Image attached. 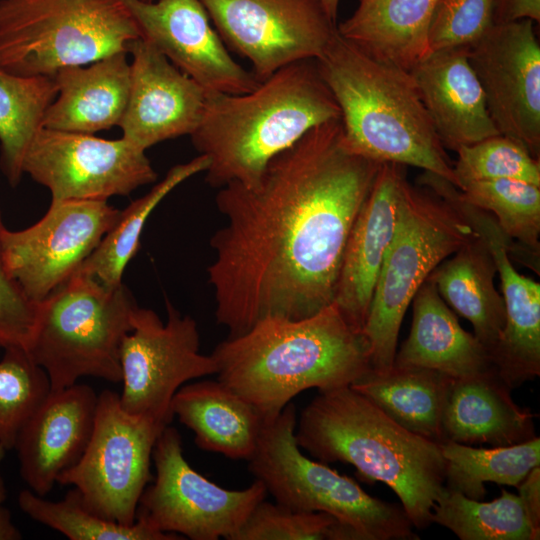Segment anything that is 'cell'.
<instances>
[{
    "label": "cell",
    "instance_id": "obj_7",
    "mask_svg": "<svg viewBox=\"0 0 540 540\" xmlns=\"http://www.w3.org/2000/svg\"><path fill=\"white\" fill-rule=\"evenodd\" d=\"M294 403L265 420L248 470L276 503L301 512H325L351 533L353 540H416L401 504L366 493L352 478L306 457L295 437Z\"/></svg>",
    "mask_w": 540,
    "mask_h": 540
},
{
    "label": "cell",
    "instance_id": "obj_41",
    "mask_svg": "<svg viewBox=\"0 0 540 540\" xmlns=\"http://www.w3.org/2000/svg\"><path fill=\"white\" fill-rule=\"evenodd\" d=\"M523 19L539 22L540 0H495L494 24H505Z\"/></svg>",
    "mask_w": 540,
    "mask_h": 540
},
{
    "label": "cell",
    "instance_id": "obj_32",
    "mask_svg": "<svg viewBox=\"0 0 540 540\" xmlns=\"http://www.w3.org/2000/svg\"><path fill=\"white\" fill-rule=\"evenodd\" d=\"M445 460V488L470 499L483 500L484 483L517 487L540 466V438L510 446L475 448L454 441L440 443Z\"/></svg>",
    "mask_w": 540,
    "mask_h": 540
},
{
    "label": "cell",
    "instance_id": "obj_11",
    "mask_svg": "<svg viewBox=\"0 0 540 540\" xmlns=\"http://www.w3.org/2000/svg\"><path fill=\"white\" fill-rule=\"evenodd\" d=\"M152 460L156 475L140 497L136 517L165 533L230 540L267 495L256 479L245 489L229 490L201 475L185 459L181 436L170 425L159 434Z\"/></svg>",
    "mask_w": 540,
    "mask_h": 540
},
{
    "label": "cell",
    "instance_id": "obj_36",
    "mask_svg": "<svg viewBox=\"0 0 540 540\" xmlns=\"http://www.w3.org/2000/svg\"><path fill=\"white\" fill-rule=\"evenodd\" d=\"M51 391L45 371L23 349L0 359V445L14 449L18 434Z\"/></svg>",
    "mask_w": 540,
    "mask_h": 540
},
{
    "label": "cell",
    "instance_id": "obj_26",
    "mask_svg": "<svg viewBox=\"0 0 540 540\" xmlns=\"http://www.w3.org/2000/svg\"><path fill=\"white\" fill-rule=\"evenodd\" d=\"M173 416L194 433L196 445L230 459L248 460L264 426L261 413L218 380L184 384L175 393Z\"/></svg>",
    "mask_w": 540,
    "mask_h": 540
},
{
    "label": "cell",
    "instance_id": "obj_18",
    "mask_svg": "<svg viewBox=\"0 0 540 540\" xmlns=\"http://www.w3.org/2000/svg\"><path fill=\"white\" fill-rule=\"evenodd\" d=\"M140 38L206 92L242 94L260 81L230 55L200 0H119Z\"/></svg>",
    "mask_w": 540,
    "mask_h": 540
},
{
    "label": "cell",
    "instance_id": "obj_31",
    "mask_svg": "<svg viewBox=\"0 0 540 540\" xmlns=\"http://www.w3.org/2000/svg\"><path fill=\"white\" fill-rule=\"evenodd\" d=\"M208 165V158L199 155L187 163L173 166L148 193L120 211L113 227L79 271L107 286L123 283L124 270L140 247L141 233L148 217L170 192L190 177L205 172Z\"/></svg>",
    "mask_w": 540,
    "mask_h": 540
},
{
    "label": "cell",
    "instance_id": "obj_43",
    "mask_svg": "<svg viewBox=\"0 0 540 540\" xmlns=\"http://www.w3.org/2000/svg\"><path fill=\"white\" fill-rule=\"evenodd\" d=\"M22 534L12 521L10 511L0 505V540H19Z\"/></svg>",
    "mask_w": 540,
    "mask_h": 540
},
{
    "label": "cell",
    "instance_id": "obj_30",
    "mask_svg": "<svg viewBox=\"0 0 540 540\" xmlns=\"http://www.w3.org/2000/svg\"><path fill=\"white\" fill-rule=\"evenodd\" d=\"M57 96L53 76H20L0 68V167L12 187L46 110Z\"/></svg>",
    "mask_w": 540,
    "mask_h": 540
},
{
    "label": "cell",
    "instance_id": "obj_23",
    "mask_svg": "<svg viewBox=\"0 0 540 540\" xmlns=\"http://www.w3.org/2000/svg\"><path fill=\"white\" fill-rule=\"evenodd\" d=\"M535 417L514 402L496 371L452 378L442 415L444 441L491 447L523 443L536 437Z\"/></svg>",
    "mask_w": 540,
    "mask_h": 540
},
{
    "label": "cell",
    "instance_id": "obj_34",
    "mask_svg": "<svg viewBox=\"0 0 540 540\" xmlns=\"http://www.w3.org/2000/svg\"><path fill=\"white\" fill-rule=\"evenodd\" d=\"M19 508L31 519L54 529L70 540H179L177 534L165 533L141 517L132 525L107 520L90 511L76 488L59 501H50L29 488L17 498Z\"/></svg>",
    "mask_w": 540,
    "mask_h": 540
},
{
    "label": "cell",
    "instance_id": "obj_20",
    "mask_svg": "<svg viewBox=\"0 0 540 540\" xmlns=\"http://www.w3.org/2000/svg\"><path fill=\"white\" fill-rule=\"evenodd\" d=\"M98 395L75 383L50 391L20 430L14 449L23 481L45 496L83 455L93 433Z\"/></svg>",
    "mask_w": 540,
    "mask_h": 540
},
{
    "label": "cell",
    "instance_id": "obj_33",
    "mask_svg": "<svg viewBox=\"0 0 540 540\" xmlns=\"http://www.w3.org/2000/svg\"><path fill=\"white\" fill-rule=\"evenodd\" d=\"M432 523L461 540H538L519 495L501 489L500 497L484 502L445 488L432 511Z\"/></svg>",
    "mask_w": 540,
    "mask_h": 540
},
{
    "label": "cell",
    "instance_id": "obj_27",
    "mask_svg": "<svg viewBox=\"0 0 540 540\" xmlns=\"http://www.w3.org/2000/svg\"><path fill=\"white\" fill-rule=\"evenodd\" d=\"M496 274L494 258L477 234L429 275L445 303L471 323L491 358L506 322L504 299L495 288Z\"/></svg>",
    "mask_w": 540,
    "mask_h": 540
},
{
    "label": "cell",
    "instance_id": "obj_22",
    "mask_svg": "<svg viewBox=\"0 0 540 540\" xmlns=\"http://www.w3.org/2000/svg\"><path fill=\"white\" fill-rule=\"evenodd\" d=\"M445 149L498 135L467 46L430 52L409 71Z\"/></svg>",
    "mask_w": 540,
    "mask_h": 540
},
{
    "label": "cell",
    "instance_id": "obj_1",
    "mask_svg": "<svg viewBox=\"0 0 540 540\" xmlns=\"http://www.w3.org/2000/svg\"><path fill=\"white\" fill-rule=\"evenodd\" d=\"M380 166L347 148L339 118L275 156L255 185L219 188L225 224L210 239L207 273L229 336L333 302L348 235Z\"/></svg>",
    "mask_w": 540,
    "mask_h": 540
},
{
    "label": "cell",
    "instance_id": "obj_21",
    "mask_svg": "<svg viewBox=\"0 0 540 540\" xmlns=\"http://www.w3.org/2000/svg\"><path fill=\"white\" fill-rule=\"evenodd\" d=\"M405 166L382 163L348 235L333 302L362 331L375 286L392 241Z\"/></svg>",
    "mask_w": 540,
    "mask_h": 540
},
{
    "label": "cell",
    "instance_id": "obj_4",
    "mask_svg": "<svg viewBox=\"0 0 540 540\" xmlns=\"http://www.w3.org/2000/svg\"><path fill=\"white\" fill-rule=\"evenodd\" d=\"M295 437L318 461L350 464L361 478L387 485L414 528L432 524L445 490L440 443L400 426L350 385L319 392L301 412Z\"/></svg>",
    "mask_w": 540,
    "mask_h": 540
},
{
    "label": "cell",
    "instance_id": "obj_9",
    "mask_svg": "<svg viewBox=\"0 0 540 540\" xmlns=\"http://www.w3.org/2000/svg\"><path fill=\"white\" fill-rule=\"evenodd\" d=\"M139 37L119 0H0V68L15 75L53 76Z\"/></svg>",
    "mask_w": 540,
    "mask_h": 540
},
{
    "label": "cell",
    "instance_id": "obj_3",
    "mask_svg": "<svg viewBox=\"0 0 540 540\" xmlns=\"http://www.w3.org/2000/svg\"><path fill=\"white\" fill-rule=\"evenodd\" d=\"M339 118L316 59H307L280 68L247 93L206 92L201 120L190 136L209 160L205 180L210 186H252L275 156L313 127Z\"/></svg>",
    "mask_w": 540,
    "mask_h": 540
},
{
    "label": "cell",
    "instance_id": "obj_44",
    "mask_svg": "<svg viewBox=\"0 0 540 540\" xmlns=\"http://www.w3.org/2000/svg\"><path fill=\"white\" fill-rule=\"evenodd\" d=\"M330 18L336 22L339 0H321Z\"/></svg>",
    "mask_w": 540,
    "mask_h": 540
},
{
    "label": "cell",
    "instance_id": "obj_38",
    "mask_svg": "<svg viewBox=\"0 0 540 540\" xmlns=\"http://www.w3.org/2000/svg\"><path fill=\"white\" fill-rule=\"evenodd\" d=\"M230 540H339V521L262 500Z\"/></svg>",
    "mask_w": 540,
    "mask_h": 540
},
{
    "label": "cell",
    "instance_id": "obj_25",
    "mask_svg": "<svg viewBox=\"0 0 540 540\" xmlns=\"http://www.w3.org/2000/svg\"><path fill=\"white\" fill-rule=\"evenodd\" d=\"M127 54L121 51L59 69L53 75L57 96L46 110L43 127L94 134L119 126L130 89Z\"/></svg>",
    "mask_w": 540,
    "mask_h": 540
},
{
    "label": "cell",
    "instance_id": "obj_45",
    "mask_svg": "<svg viewBox=\"0 0 540 540\" xmlns=\"http://www.w3.org/2000/svg\"><path fill=\"white\" fill-rule=\"evenodd\" d=\"M6 451L7 450L3 446L0 445V467H1L3 459L5 458ZM6 496H7L6 487L4 484V480L2 479L0 475V505H3L6 499Z\"/></svg>",
    "mask_w": 540,
    "mask_h": 540
},
{
    "label": "cell",
    "instance_id": "obj_6",
    "mask_svg": "<svg viewBox=\"0 0 540 540\" xmlns=\"http://www.w3.org/2000/svg\"><path fill=\"white\" fill-rule=\"evenodd\" d=\"M38 304L28 353L51 391L86 376L121 382V346L138 307L123 283L107 286L78 270Z\"/></svg>",
    "mask_w": 540,
    "mask_h": 540
},
{
    "label": "cell",
    "instance_id": "obj_12",
    "mask_svg": "<svg viewBox=\"0 0 540 540\" xmlns=\"http://www.w3.org/2000/svg\"><path fill=\"white\" fill-rule=\"evenodd\" d=\"M166 308L164 323L155 311L138 306L120 352L121 407L162 426L170 425L174 417L171 403L180 387L217 373L212 355L200 352L196 321L168 300Z\"/></svg>",
    "mask_w": 540,
    "mask_h": 540
},
{
    "label": "cell",
    "instance_id": "obj_39",
    "mask_svg": "<svg viewBox=\"0 0 540 540\" xmlns=\"http://www.w3.org/2000/svg\"><path fill=\"white\" fill-rule=\"evenodd\" d=\"M495 0H438L429 33V51L469 46L494 23Z\"/></svg>",
    "mask_w": 540,
    "mask_h": 540
},
{
    "label": "cell",
    "instance_id": "obj_29",
    "mask_svg": "<svg viewBox=\"0 0 540 540\" xmlns=\"http://www.w3.org/2000/svg\"><path fill=\"white\" fill-rule=\"evenodd\" d=\"M451 377L432 369L393 366L370 370L350 385L408 431L444 441L442 415Z\"/></svg>",
    "mask_w": 540,
    "mask_h": 540
},
{
    "label": "cell",
    "instance_id": "obj_37",
    "mask_svg": "<svg viewBox=\"0 0 540 540\" xmlns=\"http://www.w3.org/2000/svg\"><path fill=\"white\" fill-rule=\"evenodd\" d=\"M457 187L480 180L516 179L540 186V161L519 142L498 134L456 151Z\"/></svg>",
    "mask_w": 540,
    "mask_h": 540
},
{
    "label": "cell",
    "instance_id": "obj_46",
    "mask_svg": "<svg viewBox=\"0 0 540 540\" xmlns=\"http://www.w3.org/2000/svg\"><path fill=\"white\" fill-rule=\"evenodd\" d=\"M140 1H143V2H154L156 0H140Z\"/></svg>",
    "mask_w": 540,
    "mask_h": 540
},
{
    "label": "cell",
    "instance_id": "obj_13",
    "mask_svg": "<svg viewBox=\"0 0 540 540\" xmlns=\"http://www.w3.org/2000/svg\"><path fill=\"white\" fill-rule=\"evenodd\" d=\"M416 183L457 210L494 258L506 311L505 326L492 354L498 377L511 390L535 379L540 375V283L518 272L512 261L539 275L540 255L510 239L491 213L465 201L460 189L447 179L423 171Z\"/></svg>",
    "mask_w": 540,
    "mask_h": 540
},
{
    "label": "cell",
    "instance_id": "obj_10",
    "mask_svg": "<svg viewBox=\"0 0 540 540\" xmlns=\"http://www.w3.org/2000/svg\"><path fill=\"white\" fill-rule=\"evenodd\" d=\"M162 426L123 410L119 394L98 395L95 424L78 462L57 483L71 485L83 504L95 514L132 525L140 497L152 480L151 461Z\"/></svg>",
    "mask_w": 540,
    "mask_h": 540
},
{
    "label": "cell",
    "instance_id": "obj_35",
    "mask_svg": "<svg viewBox=\"0 0 540 540\" xmlns=\"http://www.w3.org/2000/svg\"><path fill=\"white\" fill-rule=\"evenodd\" d=\"M460 192L465 201L491 213L510 239L540 255V186L516 179L480 180Z\"/></svg>",
    "mask_w": 540,
    "mask_h": 540
},
{
    "label": "cell",
    "instance_id": "obj_42",
    "mask_svg": "<svg viewBox=\"0 0 540 540\" xmlns=\"http://www.w3.org/2000/svg\"><path fill=\"white\" fill-rule=\"evenodd\" d=\"M516 488L531 523L540 530V466L534 467Z\"/></svg>",
    "mask_w": 540,
    "mask_h": 540
},
{
    "label": "cell",
    "instance_id": "obj_19",
    "mask_svg": "<svg viewBox=\"0 0 540 540\" xmlns=\"http://www.w3.org/2000/svg\"><path fill=\"white\" fill-rule=\"evenodd\" d=\"M127 51L132 61L128 101L119 123L122 137L146 151L191 135L202 117L205 89L140 37Z\"/></svg>",
    "mask_w": 540,
    "mask_h": 540
},
{
    "label": "cell",
    "instance_id": "obj_28",
    "mask_svg": "<svg viewBox=\"0 0 540 540\" xmlns=\"http://www.w3.org/2000/svg\"><path fill=\"white\" fill-rule=\"evenodd\" d=\"M438 0H359L338 33L367 54L407 71L430 53L428 33Z\"/></svg>",
    "mask_w": 540,
    "mask_h": 540
},
{
    "label": "cell",
    "instance_id": "obj_24",
    "mask_svg": "<svg viewBox=\"0 0 540 540\" xmlns=\"http://www.w3.org/2000/svg\"><path fill=\"white\" fill-rule=\"evenodd\" d=\"M411 303L410 333L396 351L395 365L432 369L454 379L495 371L487 349L462 328L430 277Z\"/></svg>",
    "mask_w": 540,
    "mask_h": 540
},
{
    "label": "cell",
    "instance_id": "obj_5",
    "mask_svg": "<svg viewBox=\"0 0 540 540\" xmlns=\"http://www.w3.org/2000/svg\"><path fill=\"white\" fill-rule=\"evenodd\" d=\"M316 63L340 108L351 152L381 164L418 167L457 187L454 162L409 71L372 57L338 30Z\"/></svg>",
    "mask_w": 540,
    "mask_h": 540
},
{
    "label": "cell",
    "instance_id": "obj_15",
    "mask_svg": "<svg viewBox=\"0 0 540 540\" xmlns=\"http://www.w3.org/2000/svg\"><path fill=\"white\" fill-rule=\"evenodd\" d=\"M224 44L261 82L291 63L319 58L337 31L321 0H200Z\"/></svg>",
    "mask_w": 540,
    "mask_h": 540
},
{
    "label": "cell",
    "instance_id": "obj_40",
    "mask_svg": "<svg viewBox=\"0 0 540 540\" xmlns=\"http://www.w3.org/2000/svg\"><path fill=\"white\" fill-rule=\"evenodd\" d=\"M5 229L0 213V347L28 352L37 325L39 304L25 296L6 269L3 257Z\"/></svg>",
    "mask_w": 540,
    "mask_h": 540
},
{
    "label": "cell",
    "instance_id": "obj_17",
    "mask_svg": "<svg viewBox=\"0 0 540 540\" xmlns=\"http://www.w3.org/2000/svg\"><path fill=\"white\" fill-rule=\"evenodd\" d=\"M467 56L499 134L540 155V46L529 19L493 24Z\"/></svg>",
    "mask_w": 540,
    "mask_h": 540
},
{
    "label": "cell",
    "instance_id": "obj_16",
    "mask_svg": "<svg viewBox=\"0 0 540 540\" xmlns=\"http://www.w3.org/2000/svg\"><path fill=\"white\" fill-rule=\"evenodd\" d=\"M119 215L106 200H51L35 224L5 229L6 269L25 296L38 304L79 270Z\"/></svg>",
    "mask_w": 540,
    "mask_h": 540
},
{
    "label": "cell",
    "instance_id": "obj_14",
    "mask_svg": "<svg viewBox=\"0 0 540 540\" xmlns=\"http://www.w3.org/2000/svg\"><path fill=\"white\" fill-rule=\"evenodd\" d=\"M23 172L45 186L51 200H106L127 196L157 179L145 150L130 141L42 127Z\"/></svg>",
    "mask_w": 540,
    "mask_h": 540
},
{
    "label": "cell",
    "instance_id": "obj_2",
    "mask_svg": "<svg viewBox=\"0 0 540 540\" xmlns=\"http://www.w3.org/2000/svg\"><path fill=\"white\" fill-rule=\"evenodd\" d=\"M217 380L251 403L264 420L299 393L349 386L371 368L370 347L332 302L303 319L270 316L228 336L212 351Z\"/></svg>",
    "mask_w": 540,
    "mask_h": 540
},
{
    "label": "cell",
    "instance_id": "obj_8",
    "mask_svg": "<svg viewBox=\"0 0 540 540\" xmlns=\"http://www.w3.org/2000/svg\"><path fill=\"white\" fill-rule=\"evenodd\" d=\"M476 236L448 202L428 188L403 181L395 232L363 328L372 370L393 366L401 324L416 292L443 260Z\"/></svg>",
    "mask_w": 540,
    "mask_h": 540
}]
</instances>
